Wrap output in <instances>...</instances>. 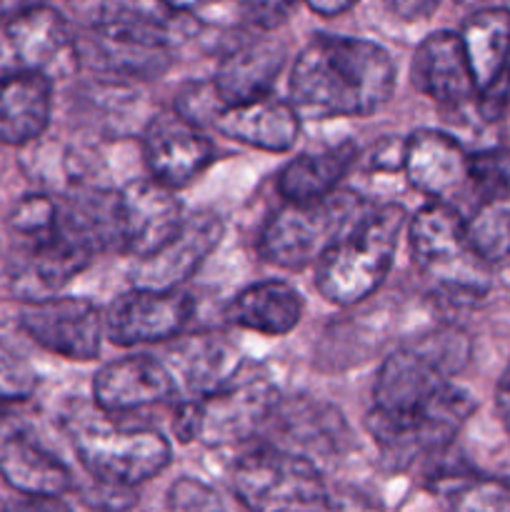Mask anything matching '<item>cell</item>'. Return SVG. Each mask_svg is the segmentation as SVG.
<instances>
[{"label": "cell", "mask_w": 510, "mask_h": 512, "mask_svg": "<svg viewBox=\"0 0 510 512\" xmlns=\"http://www.w3.org/2000/svg\"><path fill=\"white\" fill-rule=\"evenodd\" d=\"M495 405H498V415H500V420H503L505 430L510 433V363L498 380V390H495Z\"/></svg>", "instance_id": "8d00e7d4"}, {"label": "cell", "mask_w": 510, "mask_h": 512, "mask_svg": "<svg viewBox=\"0 0 510 512\" xmlns=\"http://www.w3.org/2000/svg\"><path fill=\"white\" fill-rule=\"evenodd\" d=\"M285 45L275 40H245L230 50L215 73L213 90L223 105L268 98L285 65Z\"/></svg>", "instance_id": "7402d4cb"}, {"label": "cell", "mask_w": 510, "mask_h": 512, "mask_svg": "<svg viewBox=\"0 0 510 512\" xmlns=\"http://www.w3.org/2000/svg\"><path fill=\"white\" fill-rule=\"evenodd\" d=\"M73 445L85 473L108 488L130 490L170 465L168 440L155 430L80 428Z\"/></svg>", "instance_id": "30bf717a"}, {"label": "cell", "mask_w": 510, "mask_h": 512, "mask_svg": "<svg viewBox=\"0 0 510 512\" xmlns=\"http://www.w3.org/2000/svg\"><path fill=\"white\" fill-rule=\"evenodd\" d=\"M395 90L393 58L378 43L318 35L290 73V100L318 115H373Z\"/></svg>", "instance_id": "6da1fadb"}, {"label": "cell", "mask_w": 510, "mask_h": 512, "mask_svg": "<svg viewBox=\"0 0 510 512\" xmlns=\"http://www.w3.org/2000/svg\"><path fill=\"white\" fill-rule=\"evenodd\" d=\"M20 328L48 353L88 363L100 353L105 318L85 298L35 300L20 310Z\"/></svg>", "instance_id": "8fae6325"}, {"label": "cell", "mask_w": 510, "mask_h": 512, "mask_svg": "<svg viewBox=\"0 0 510 512\" xmlns=\"http://www.w3.org/2000/svg\"><path fill=\"white\" fill-rule=\"evenodd\" d=\"M223 238V220L215 213H193L183 220L178 233L160 250L143 260H135L130 278L135 290L168 293L178 290L203 260L218 248Z\"/></svg>", "instance_id": "4fadbf2b"}, {"label": "cell", "mask_w": 510, "mask_h": 512, "mask_svg": "<svg viewBox=\"0 0 510 512\" xmlns=\"http://www.w3.org/2000/svg\"><path fill=\"white\" fill-rule=\"evenodd\" d=\"M5 512H73V510H70L60 498H30V495H25L23 500L10 505Z\"/></svg>", "instance_id": "d590c367"}, {"label": "cell", "mask_w": 510, "mask_h": 512, "mask_svg": "<svg viewBox=\"0 0 510 512\" xmlns=\"http://www.w3.org/2000/svg\"><path fill=\"white\" fill-rule=\"evenodd\" d=\"M303 298L295 288L280 280L250 285L228 305V320L245 330L263 335H285L303 318Z\"/></svg>", "instance_id": "d4e9b609"}, {"label": "cell", "mask_w": 510, "mask_h": 512, "mask_svg": "<svg viewBox=\"0 0 510 512\" xmlns=\"http://www.w3.org/2000/svg\"><path fill=\"white\" fill-rule=\"evenodd\" d=\"M233 493L250 512H335L320 470L275 445L248 450L235 463Z\"/></svg>", "instance_id": "8992f818"}, {"label": "cell", "mask_w": 510, "mask_h": 512, "mask_svg": "<svg viewBox=\"0 0 510 512\" xmlns=\"http://www.w3.org/2000/svg\"><path fill=\"white\" fill-rule=\"evenodd\" d=\"M123 250L143 260L180 230L185 215L175 190L158 180H133L118 193Z\"/></svg>", "instance_id": "2e32d148"}, {"label": "cell", "mask_w": 510, "mask_h": 512, "mask_svg": "<svg viewBox=\"0 0 510 512\" xmlns=\"http://www.w3.org/2000/svg\"><path fill=\"white\" fill-rule=\"evenodd\" d=\"M35 385H38V378L33 368L8 345L0 343V403L28 400L35 393Z\"/></svg>", "instance_id": "1f68e13d"}, {"label": "cell", "mask_w": 510, "mask_h": 512, "mask_svg": "<svg viewBox=\"0 0 510 512\" xmlns=\"http://www.w3.org/2000/svg\"><path fill=\"white\" fill-rule=\"evenodd\" d=\"M403 170L415 190L433 203H445L470 180V155L450 135L418 130L405 143Z\"/></svg>", "instance_id": "ffe728a7"}, {"label": "cell", "mask_w": 510, "mask_h": 512, "mask_svg": "<svg viewBox=\"0 0 510 512\" xmlns=\"http://www.w3.org/2000/svg\"><path fill=\"white\" fill-rule=\"evenodd\" d=\"M143 155L153 180L175 190L198 178L213 163L215 150L198 125L168 110L155 115L145 128Z\"/></svg>", "instance_id": "5bb4252c"}, {"label": "cell", "mask_w": 510, "mask_h": 512, "mask_svg": "<svg viewBox=\"0 0 510 512\" xmlns=\"http://www.w3.org/2000/svg\"><path fill=\"white\" fill-rule=\"evenodd\" d=\"M368 205L350 190H335L313 203H285L270 215L258 238L260 258L280 268H305L358 223Z\"/></svg>", "instance_id": "277c9868"}, {"label": "cell", "mask_w": 510, "mask_h": 512, "mask_svg": "<svg viewBox=\"0 0 510 512\" xmlns=\"http://www.w3.org/2000/svg\"><path fill=\"white\" fill-rule=\"evenodd\" d=\"M0 475L30 498H60L73 488L70 470L10 418H0Z\"/></svg>", "instance_id": "ac0fdd59"}, {"label": "cell", "mask_w": 510, "mask_h": 512, "mask_svg": "<svg viewBox=\"0 0 510 512\" xmlns=\"http://www.w3.org/2000/svg\"><path fill=\"white\" fill-rule=\"evenodd\" d=\"M278 403V390L268 378H243L240 373L228 388L203 400L180 403L175 410L173 433L180 443L200 440L205 445H233L268 425Z\"/></svg>", "instance_id": "52a82bcc"}, {"label": "cell", "mask_w": 510, "mask_h": 512, "mask_svg": "<svg viewBox=\"0 0 510 512\" xmlns=\"http://www.w3.org/2000/svg\"><path fill=\"white\" fill-rule=\"evenodd\" d=\"M410 80L423 95L440 105H465L473 100L475 90L473 73L465 58L460 35L450 30L430 33L418 45L410 65Z\"/></svg>", "instance_id": "44dd1931"}, {"label": "cell", "mask_w": 510, "mask_h": 512, "mask_svg": "<svg viewBox=\"0 0 510 512\" xmlns=\"http://www.w3.org/2000/svg\"><path fill=\"white\" fill-rule=\"evenodd\" d=\"M178 393L173 375L148 355H130L103 365L93 380L95 405L105 413H130L168 403Z\"/></svg>", "instance_id": "e0dca14e"}, {"label": "cell", "mask_w": 510, "mask_h": 512, "mask_svg": "<svg viewBox=\"0 0 510 512\" xmlns=\"http://www.w3.org/2000/svg\"><path fill=\"white\" fill-rule=\"evenodd\" d=\"M268 423L278 430V438L285 440L280 450H288L305 460L338 455L350 443L348 425L340 410L320 400L293 398L285 403L280 400Z\"/></svg>", "instance_id": "d6986e66"}, {"label": "cell", "mask_w": 510, "mask_h": 512, "mask_svg": "<svg viewBox=\"0 0 510 512\" xmlns=\"http://www.w3.org/2000/svg\"><path fill=\"white\" fill-rule=\"evenodd\" d=\"M470 183L483 200L510 198V150L490 148L470 155Z\"/></svg>", "instance_id": "4dcf8cb0"}, {"label": "cell", "mask_w": 510, "mask_h": 512, "mask_svg": "<svg viewBox=\"0 0 510 512\" xmlns=\"http://www.w3.org/2000/svg\"><path fill=\"white\" fill-rule=\"evenodd\" d=\"M475 400L468 390L458 388L455 383L445 385L435 393L428 403L408 413L368 415V430L375 443L383 448L385 458L393 460L395 468L410 465L423 455L443 453L455 435L463 430L465 420L473 415Z\"/></svg>", "instance_id": "9c48e42d"}, {"label": "cell", "mask_w": 510, "mask_h": 512, "mask_svg": "<svg viewBox=\"0 0 510 512\" xmlns=\"http://www.w3.org/2000/svg\"><path fill=\"white\" fill-rule=\"evenodd\" d=\"M410 245L423 278L450 303H470L488 290V268L473 253L465 220L448 203H430L410 220Z\"/></svg>", "instance_id": "5b68a950"}, {"label": "cell", "mask_w": 510, "mask_h": 512, "mask_svg": "<svg viewBox=\"0 0 510 512\" xmlns=\"http://www.w3.org/2000/svg\"><path fill=\"white\" fill-rule=\"evenodd\" d=\"M465 235L473 253L485 265L503 263L510 258V198L480 200L470 220H465Z\"/></svg>", "instance_id": "83f0119b"}, {"label": "cell", "mask_w": 510, "mask_h": 512, "mask_svg": "<svg viewBox=\"0 0 510 512\" xmlns=\"http://www.w3.org/2000/svg\"><path fill=\"white\" fill-rule=\"evenodd\" d=\"M175 113L193 125H210L223 138L253 145L268 153H285L300 135V120L285 100L260 98L243 105H223L210 85H190L178 98Z\"/></svg>", "instance_id": "ba28073f"}, {"label": "cell", "mask_w": 510, "mask_h": 512, "mask_svg": "<svg viewBox=\"0 0 510 512\" xmlns=\"http://www.w3.org/2000/svg\"><path fill=\"white\" fill-rule=\"evenodd\" d=\"M193 315V298L180 290H130L110 305L105 335L118 345L160 343L175 338Z\"/></svg>", "instance_id": "9a60e30c"}, {"label": "cell", "mask_w": 510, "mask_h": 512, "mask_svg": "<svg viewBox=\"0 0 510 512\" xmlns=\"http://www.w3.org/2000/svg\"><path fill=\"white\" fill-rule=\"evenodd\" d=\"M390 10L398 15H403L405 20H413V18H425L435 10L433 3H390Z\"/></svg>", "instance_id": "74e56055"}, {"label": "cell", "mask_w": 510, "mask_h": 512, "mask_svg": "<svg viewBox=\"0 0 510 512\" xmlns=\"http://www.w3.org/2000/svg\"><path fill=\"white\" fill-rule=\"evenodd\" d=\"M243 20H248L250 25L260 30H273L278 25L285 23L290 13H293V5L290 3H248L243 5Z\"/></svg>", "instance_id": "e575fe53"}, {"label": "cell", "mask_w": 510, "mask_h": 512, "mask_svg": "<svg viewBox=\"0 0 510 512\" xmlns=\"http://www.w3.org/2000/svg\"><path fill=\"white\" fill-rule=\"evenodd\" d=\"M355 155L358 150L350 140L318 153L298 155L278 173V193L285 203H313L325 198L338 190V183L355 163Z\"/></svg>", "instance_id": "484cf974"}, {"label": "cell", "mask_w": 510, "mask_h": 512, "mask_svg": "<svg viewBox=\"0 0 510 512\" xmlns=\"http://www.w3.org/2000/svg\"><path fill=\"white\" fill-rule=\"evenodd\" d=\"M448 512H510V485L493 478H448L440 485Z\"/></svg>", "instance_id": "f1b7e54d"}, {"label": "cell", "mask_w": 510, "mask_h": 512, "mask_svg": "<svg viewBox=\"0 0 510 512\" xmlns=\"http://www.w3.org/2000/svg\"><path fill=\"white\" fill-rule=\"evenodd\" d=\"M53 80L38 73L0 78V143L25 145L38 138L50 123Z\"/></svg>", "instance_id": "603a6c76"}, {"label": "cell", "mask_w": 510, "mask_h": 512, "mask_svg": "<svg viewBox=\"0 0 510 512\" xmlns=\"http://www.w3.org/2000/svg\"><path fill=\"white\" fill-rule=\"evenodd\" d=\"M10 50L25 73L55 80L78 65V38L68 20L50 5H28L5 25Z\"/></svg>", "instance_id": "7c38bea8"}, {"label": "cell", "mask_w": 510, "mask_h": 512, "mask_svg": "<svg viewBox=\"0 0 510 512\" xmlns=\"http://www.w3.org/2000/svg\"><path fill=\"white\" fill-rule=\"evenodd\" d=\"M178 378L188 390L190 400H203L228 388L243 373V353L223 335H203L175 353Z\"/></svg>", "instance_id": "cb8c5ba5"}, {"label": "cell", "mask_w": 510, "mask_h": 512, "mask_svg": "<svg viewBox=\"0 0 510 512\" xmlns=\"http://www.w3.org/2000/svg\"><path fill=\"white\" fill-rule=\"evenodd\" d=\"M475 90H485L510 65V10L485 8L470 15L460 30Z\"/></svg>", "instance_id": "4316f807"}, {"label": "cell", "mask_w": 510, "mask_h": 512, "mask_svg": "<svg viewBox=\"0 0 510 512\" xmlns=\"http://www.w3.org/2000/svg\"><path fill=\"white\" fill-rule=\"evenodd\" d=\"M8 225L25 243L45 238L58 225V200H50L48 195H28L13 208Z\"/></svg>", "instance_id": "f546056e"}, {"label": "cell", "mask_w": 510, "mask_h": 512, "mask_svg": "<svg viewBox=\"0 0 510 512\" xmlns=\"http://www.w3.org/2000/svg\"><path fill=\"white\" fill-rule=\"evenodd\" d=\"M510 100V65L488 85L485 90H480V103L478 110L485 120H498L503 115L505 105Z\"/></svg>", "instance_id": "836d02e7"}, {"label": "cell", "mask_w": 510, "mask_h": 512, "mask_svg": "<svg viewBox=\"0 0 510 512\" xmlns=\"http://www.w3.org/2000/svg\"><path fill=\"white\" fill-rule=\"evenodd\" d=\"M308 8L320 15H340L345 13V10L353 8V3H350V0H343V3H320V0H310Z\"/></svg>", "instance_id": "f35d334b"}, {"label": "cell", "mask_w": 510, "mask_h": 512, "mask_svg": "<svg viewBox=\"0 0 510 512\" xmlns=\"http://www.w3.org/2000/svg\"><path fill=\"white\" fill-rule=\"evenodd\" d=\"M403 225L405 210L400 205L365 210L318 263L315 285L320 295L335 305H355L373 295L393 265Z\"/></svg>", "instance_id": "7a4b0ae2"}, {"label": "cell", "mask_w": 510, "mask_h": 512, "mask_svg": "<svg viewBox=\"0 0 510 512\" xmlns=\"http://www.w3.org/2000/svg\"><path fill=\"white\" fill-rule=\"evenodd\" d=\"M170 512H230L218 493L203 480L180 478L170 485Z\"/></svg>", "instance_id": "d6a6232c"}, {"label": "cell", "mask_w": 510, "mask_h": 512, "mask_svg": "<svg viewBox=\"0 0 510 512\" xmlns=\"http://www.w3.org/2000/svg\"><path fill=\"white\" fill-rule=\"evenodd\" d=\"M470 338L445 325L395 350L375 375L373 413H408L428 403L468 365Z\"/></svg>", "instance_id": "3957f363"}]
</instances>
